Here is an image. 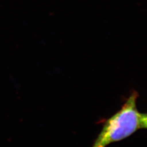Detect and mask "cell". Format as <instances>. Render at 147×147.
Returning <instances> with one entry per match:
<instances>
[{"instance_id":"cell-2","label":"cell","mask_w":147,"mask_h":147,"mask_svg":"<svg viewBox=\"0 0 147 147\" xmlns=\"http://www.w3.org/2000/svg\"><path fill=\"white\" fill-rule=\"evenodd\" d=\"M140 127L147 129V113L140 114Z\"/></svg>"},{"instance_id":"cell-1","label":"cell","mask_w":147,"mask_h":147,"mask_svg":"<svg viewBox=\"0 0 147 147\" xmlns=\"http://www.w3.org/2000/svg\"><path fill=\"white\" fill-rule=\"evenodd\" d=\"M137 96L136 92L132 93L121 110L106 121L92 147H106L130 136L141 128Z\"/></svg>"}]
</instances>
